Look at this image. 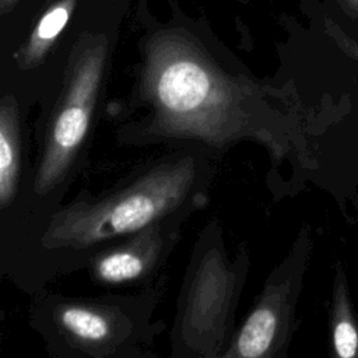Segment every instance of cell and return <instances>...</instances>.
<instances>
[{
  "instance_id": "cell-1",
  "label": "cell",
  "mask_w": 358,
  "mask_h": 358,
  "mask_svg": "<svg viewBox=\"0 0 358 358\" xmlns=\"http://www.w3.org/2000/svg\"><path fill=\"white\" fill-rule=\"evenodd\" d=\"M140 94L150 109L147 134L157 138L213 147L253 140L275 159L291 151L289 120L268 101V88L227 73L185 31L147 41Z\"/></svg>"
},
{
  "instance_id": "cell-2",
  "label": "cell",
  "mask_w": 358,
  "mask_h": 358,
  "mask_svg": "<svg viewBox=\"0 0 358 358\" xmlns=\"http://www.w3.org/2000/svg\"><path fill=\"white\" fill-rule=\"evenodd\" d=\"M196 179L189 157L148 169L127 187L92 201H76L57 211L42 245L49 249H85L102 241L133 235L179 208Z\"/></svg>"
},
{
  "instance_id": "cell-3",
  "label": "cell",
  "mask_w": 358,
  "mask_h": 358,
  "mask_svg": "<svg viewBox=\"0 0 358 358\" xmlns=\"http://www.w3.org/2000/svg\"><path fill=\"white\" fill-rule=\"evenodd\" d=\"M108 56L103 34H84L73 46L63 88L49 122L34 187L39 196L67 175L91 126Z\"/></svg>"
},
{
  "instance_id": "cell-4",
  "label": "cell",
  "mask_w": 358,
  "mask_h": 358,
  "mask_svg": "<svg viewBox=\"0 0 358 358\" xmlns=\"http://www.w3.org/2000/svg\"><path fill=\"white\" fill-rule=\"evenodd\" d=\"M310 252V229L305 227L285 260L267 281L232 343L217 358H280L285 352Z\"/></svg>"
},
{
  "instance_id": "cell-5",
  "label": "cell",
  "mask_w": 358,
  "mask_h": 358,
  "mask_svg": "<svg viewBox=\"0 0 358 358\" xmlns=\"http://www.w3.org/2000/svg\"><path fill=\"white\" fill-rule=\"evenodd\" d=\"M235 273L222 253L211 250L200 262L189 289L182 329L190 338L220 334L234 296Z\"/></svg>"
},
{
  "instance_id": "cell-6",
  "label": "cell",
  "mask_w": 358,
  "mask_h": 358,
  "mask_svg": "<svg viewBox=\"0 0 358 358\" xmlns=\"http://www.w3.org/2000/svg\"><path fill=\"white\" fill-rule=\"evenodd\" d=\"M162 248V229L157 222L133 234L126 242L96 255L91 273L103 284L137 281L154 268Z\"/></svg>"
},
{
  "instance_id": "cell-7",
  "label": "cell",
  "mask_w": 358,
  "mask_h": 358,
  "mask_svg": "<svg viewBox=\"0 0 358 358\" xmlns=\"http://www.w3.org/2000/svg\"><path fill=\"white\" fill-rule=\"evenodd\" d=\"M59 330L76 345L103 350L117 341L123 320L110 306L90 302H64L55 310Z\"/></svg>"
},
{
  "instance_id": "cell-8",
  "label": "cell",
  "mask_w": 358,
  "mask_h": 358,
  "mask_svg": "<svg viewBox=\"0 0 358 358\" xmlns=\"http://www.w3.org/2000/svg\"><path fill=\"white\" fill-rule=\"evenodd\" d=\"M329 354L330 358H358V312L341 260L334 264L330 291Z\"/></svg>"
},
{
  "instance_id": "cell-9",
  "label": "cell",
  "mask_w": 358,
  "mask_h": 358,
  "mask_svg": "<svg viewBox=\"0 0 358 358\" xmlns=\"http://www.w3.org/2000/svg\"><path fill=\"white\" fill-rule=\"evenodd\" d=\"M21 173V129L18 105L8 94L0 102V207L15 199Z\"/></svg>"
},
{
  "instance_id": "cell-10",
  "label": "cell",
  "mask_w": 358,
  "mask_h": 358,
  "mask_svg": "<svg viewBox=\"0 0 358 358\" xmlns=\"http://www.w3.org/2000/svg\"><path fill=\"white\" fill-rule=\"evenodd\" d=\"M76 4L77 0H57L46 8L27 39L14 53V62L20 70L34 69L45 59L69 24Z\"/></svg>"
},
{
  "instance_id": "cell-11",
  "label": "cell",
  "mask_w": 358,
  "mask_h": 358,
  "mask_svg": "<svg viewBox=\"0 0 358 358\" xmlns=\"http://www.w3.org/2000/svg\"><path fill=\"white\" fill-rule=\"evenodd\" d=\"M326 6L334 24L358 42V0H326Z\"/></svg>"
},
{
  "instance_id": "cell-12",
  "label": "cell",
  "mask_w": 358,
  "mask_h": 358,
  "mask_svg": "<svg viewBox=\"0 0 358 358\" xmlns=\"http://www.w3.org/2000/svg\"><path fill=\"white\" fill-rule=\"evenodd\" d=\"M20 0H0V11L1 14L10 13L18 3Z\"/></svg>"
}]
</instances>
